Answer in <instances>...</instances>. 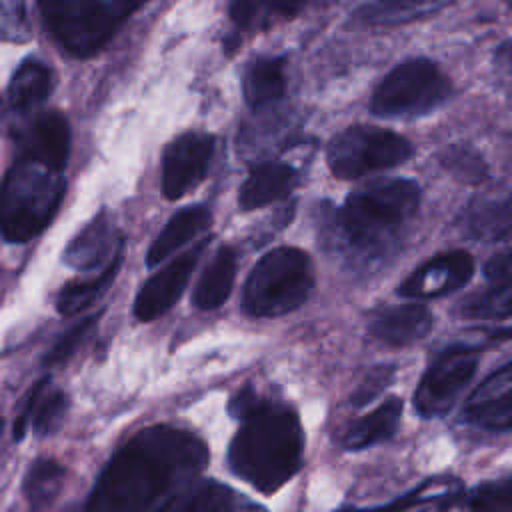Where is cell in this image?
<instances>
[{
  "label": "cell",
  "instance_id": "cell-14",
  "mask_svg": "<svg viewBox=\"0 0 512 512\" xmlns=\"http://www.w3.org/2000/svg\"><path fill=\"white\" fill-rule=\"evenodd\" d=\"M70 144L72 132L68 118L58 110H50L38 114L24 130H20L16 138V154L30 156L52 168L64 170L70 156Z\"/></svg>",
  "mask_w": 512,
  "mask_h": 512
},
{
  "label": "cell",
  "instance_id": "cell-38",
  "mask_svg": "<svg viewBox=\"0 0 512 512\" xmlns=\"http://www.w3.org/2000/svg\"><path fill=\"white\" fill-rule=\"evenodd\" d=\"M2 430H4V420L0 418V434H2Z\"/></svg>",
  "mask_w": 512,
  "mask_h": 512
},
{
  "label": "cell",
  "instance_id": "cell-19",
  "mask_svg": "<svg viewBox=\"0 0 512 512\" xmlns=\"http://www.w3.org/2000/svg\"><path fill=\"white\" fill-rule=\"evenodd\" d=\"M210 224H212V214L202 204H194L178 210L150 244L146 254V264L150 268L162 264L178 248H182L184 244L194 240L198 234L208 230Z\"/></svg>",
  "mask_w": 512,
  "mask_h": 512
},
{
  "label": "cell",
  "instance_id": "cell-31",
  "mask_svg": "<svg viewBox=\"0 0 512 512\" xmlns=\"http://www.w3.org/2000/svg\"><path fill=\"white\" fill-rule=\"evenodd\" d=\"M440 164L464 184H480L488 176V166L484 158L474 148L464 144L448 146L440 154Z\"/></svg>",
  "mask_w": 512,
  "mask_h": 512
},
{
  "label": "cell",
  "instance_id": "cell-18",
  "mask_svg": "<svg viewBox=\"0 0 512 512\" xmlns=\"http://www.w3.org/2000/svg\"><path fill=\"white\" fill-rule=\"evenodd\" d=\"M462 228L480 242L512 240V194L474 198L462 212Z\"/></svg>",
  "mask_w": 512,
  "mask_h": 512
},
{
  "label": "cell",
  "instance_id": "cell-28",
  "mask_svg": "<svg viewBox=\"0 0 512 512\" xmlns=\"http://www.w3.org/2000/svg\"><path fill=\"white\" fill-rule=\"evenodd\" d=\"M64 478L66 468L60 462L52 458H38L32 462L22 482V492L32 512H40L54 502V498L60 494Z\"/></svg>",
  "mask_w": 512,
  "mask_h": 512
},
{
  "label": "cell",
  "instance_id": "cell-23",
  "mask_svg": "<svg viewBox=\"0 0 512 512\" xmlns=\"http://www.w3.org/2000/svg\"><path fill=\"white\" fill-rule=\"evenodd\" d=\"M402 410H404V402L396 396L386 398L378 408H374L372 412L364 414L362 418L354 420L344 438H342V446L350 452L356 450H364L370 448L378 442H384L386 438L394 436L402 418Z\"/></svg>",
  "mask_w": 512,
  "mask_h": 512
},
{
  "label": "cell",
  "instance_id": "cell-22",
  "mask_svg": "<svg viewBox=\"0 0 512 512\" xmlns=\"http://www.w3.org/2000/svg\"><path fill=\"white\" fill-rule=\"evenodd\" d=\"M242 94L256 112L286 94V60L282 56H260L248 62L242 74Z\"/></svg>",
  "mask_w": 512,
  "mask_h": 512
},
{
  "label": "cell",
  "instance_id": "cell-7",
  "mask_svg": "<svg viewBox=\"0 0 512 512\" xmlns=\"http://www.w3.org/2000/svg\"><path fill=\"white\" fill-rule=\"evenodd\" d=\"M452 94V84L428 58H410L376 86L370 112L378 118H414L432 112Z\"/></svg>",
  "mask_w": 512,
  "mask_h": 512
},
{
  "label": "cell",
  "instance_id": "cell-15",
  "mask_svg": "<svg viewBox=\"0 0 512 512\" xmlns=\"http://www.w3.org/2000/svg\"><path fill=\"white\" fill-rule=\"evenodd\" d=\"M464 418L486 430H512V362L490 374L470 394Z\"/></svg>",
  "mask_w": 512,
  "mask_h": 512
},
{
  "label": "cell",
  "instance_id": "cell-29",
  "mask_svg": "<svg viewBox=\"0 0 512 512\" xmlns=\"http://www.w3.org/2000/svg\"><path fill=\"white\" fill-rule=\"evenodd\" d=\"M458 314L476 320H500L512 316V280L474 294L458 306Z\"/></svg>",
  "mask_w": 512,
  "mask_h": 512
},
{
  "label": "cell",
  "instance_id": "cell-27",
  "mask_svg": "<svg viewBox=\"0 0 512 512\" xmlns=\"http://www.w3.org/2000/svg\"><path fill=\"white\" fill-rule=\"evenodd\" d=\"M120 262H122V256L114 258L94 278L72 280L66 286H62L58 296H56V310L62 316H70V314L82 312L88 306H92L112 286V282H114V278L120 270Z\"/></svg>",
  "mask_w": 512,
  "mask_h": 512
},
{
  "label": "cell",
  "instance_id": "cell-8",
  "mask_svg": "<svg viewBox=\"0 0 512 512\" xmlns=\"http://www.w3.org/2000/svg\"><path fill=\"white\" fill-rule=\"evenodd\" d=\"M412 154V142L392 130L350 126L330 140L326 162L336 178L356 180L372 172L400 166L410 160Z\"/></svg>",
  "mask_w": 512,
  "mask_h": 512
},
{
  "label": "cell",
  "instance_id": "cell-24",
  "mask_svg": "<svg viewBox=\"0 0 512 512\" xmlns=\"http://www.w3.org/2000/svg\"><path fill=\"white\" fill-rule=\"evenodd\" d=\"M236 268L238 260L234 248L220 246L200 274V280L192 294L194 306L200 310H214L222 306L234 286Z\"/></svg>",
  "mask_w": 512,
  "mask_h": 512
},
{
  "label": "cell",
  "instance_id": "cell-39",
  "mask_svg": "<svg viewBox=\"0 0 512 512\" xmlns=\"http://www.w3.org/2000/svg\"><path fill=\"white\" fill-rule=\"evenodd\" d=\"M508 4H510V8H512V0H508Z\"/></svg>",
  "mask_w": 512,
  "mask_h": 512
},
{
  "label": "cell",
  "instance_id": "cell-26",
  "mask_svg": "<svg viewBox=\"0 0 512 512\" xmlns=\"http://www.w3.org/2000/svg\"><path fill=\"white\" fill-rule=\"evenodd\" d=\"M454 0H370L356 10V20L366 26H400L430 16Z\"/></svg>",
  "mask_w": 512,
  "mask_h": 512
},
{
  "label": "cell",
  "instance_id": "cell-25",
  "mask_svg": "<svg viewBox=\"0 0 512 512\" xmlns=\"http://www.w3.org/2000/svg\"><path fill=\"white\" fill-rule=\"evenodd\" d=\"M306 0H230L228 12L238 32H260L296 18Z\"/></svg>",
  "mask_w": 512,
  "mask_h": 512
},
{
  "label": "cell",
  "instance_id": "cell-9",
  "mask_svg": "<svg viewBox=\"0 0 512 512\" xmlns=\"http://www.w3.org/2000/svg\"><path fill=\"white\" fill-rule=\"evenodd\" d=\"M478 370V350L472 346L446 348L422 374L414 408L422 418L446 416L456 404L460 392L470 384Z\"/></svg>",
  "mask_w": 512,
  "mask_h": 512
},
{
  "label": "cell",
  "instance_id": "cell-10",
  "mask_svg": "<svg viewBox=\"0 0 512 512\" xmlns=\"http://www.w3.org/2000/svg\"><path fill=\"white\" fill-rule=\"evenodd\" d=\"M216 138L206 132H184L168 142L162 154V194L178 200L192 192L208 174Z\"/></svg>",
  "mask_w": 512,
  "mask_h": 512
},
{
  "label": "cell",
  "instance_id": "cell-4",
  "mask_svg": "<svg viewBox=\"0 0 512 512\" xmlns=\"http://www.w3.org/2000/svg\"><path fill=\"white\" fill-rule=\"evenodd\" d=\"M64 192V170L16 154L0 182V236L12 244L40 236L54 220Z\"/></svg>",
  "mask_w": 512,
  "mask_h": 512
},
{
  "label": "cell",
  "instance_id": "cell-21",
  "mask_svg": "<svg viewBox=\"0 0 512 512\" xmlns=\"http://www.w3.org/2000/svg\"><path fill=\"white\" fill-rule=\"evenodd\" d=\"M56 86L54 70L40 58H26L14 70L6 100L14 112H28L44 104Z\"/></svg>",
  "mask_w": 512,
  "mask_h": 512
},
{
  "label": "cell",
  "instance_id": "cell-5",
  "mask_svg": "<svg viewBox=\"0 0 512 512\" xmlns=\"http://www.w3.org/2000/svg\"><path fill=\"white\" fill-rule=\"evenodd\" d=\"M312 288L310 256L300 248L280 246L254 264L244 284L242 310L256 318L284 316L302 306Z\"/></svg>",
  "mask_w": 512,
  "mask_h": 512
},
{
  "label": "cell",
  "instance_id": "cell-2",
  "mask_svg": "<svg viewBox=\"0 0 512 512\" xmlns=\"http://www.w3.org/2000/svg\"><path fill=\"white\" fill-rule=\"evenodd\" d=\"M228 412L240 420L228 446L230 470L258 492L274 494L302 466L304 432L298 414L252 388L236 392Z\"/></svg>",
  "mask_w": 512,
  "mask_h": 512
},
{
  "label": "cell",
  "instance_id": "cell-17",
  "mask_svg": "<svg viewBox=\"0 0 512 512\" xmlns=\"http://www.w3.org/2000/svg\"><path fill=\"white\" fill-rule=\"evenodd\" d=\"M50 378H40L20 402V412L12 424V438L18 442L24 438L28 426L38 436L54 434L68 412L70 400L62 390H46Z\"/></svg>",
  "mask_w": 512,
  "mask_h": 512
},
{
  "label": "cell",
  "instance_id": "cell-12",
  "mask_svg": "<svg viewBox=\"0 0 512 512\" xmlns=\"http://www.w3.org/2000/svg\"><path fill=\"white\" fill-rule=\"evenodd\" d=\"M474 274V258L466 250H448L424 260L398 286L404 298H438L460 290Z\"/></svg>",
  "mask_w": 512,
  "mask_h": 512
},
{
  "label": "cell",
  "instance_id": "cell-32",
  "mask_svg": "<svg viewBox=\"0 0 512 512\" xmlns=\"http://www.w3.org/2000/svg\"><path fill=\"white\" fill-rule=\"evenodd\" d=\"M466 512H512V480L476 486L464 502Z\"/></svg>",
  "mask_w": 512,
  "mask_h": 512
},
{
  "label": "cell",
  "instance_id": "cell-20",
  "mask_svg": "<svg viewBox=\"0 0 512 512\" xmlns=\"http://www.w3.org/2000/svg\"><path fill=\"white\" fill-rule=\"evenodd\" d=\"M296 182V170L282 162H262L254 166L238 192L242 210H258L282 200Z\"/></svg>",
  "mask_w": 512,
  "mask_h": 512
},
{
  "label": "cell",
  "instance_id": "cell-13",
  "mask_svg": "<svg viewBox=\"0 0 512 512\" xmlns=\"http://www.w3.org/2000/svg\"><path fill=\"white\" fill-rule=\"evenodd\" d=\"M124 234L106 214L94 216L66 246L62 260L76 270H104L114 258L122 256Z\"/></svg>",
  "mask_w": 512,
  "mask_h": 512
},
{
  "label": "cell",
  "instance_id": "cell-35",
  "mask_svg": "<svg viewBox=\"0 0 512 512\" xmlns=\"http://www.w3.org/2000/svg\"><path fill=\"white\" fill-rule=\"evenodd\" d=\"M394 380V368L392 366H378L374 368L364 380L362 384L354 390L352 394V404L354 406H364L368 402H372L376 396H380L382 390H386V386Z\"/></svg>",
  "mask_w": 512,
  "mask_h": 512
},
{
  "label": "cell",
  "instance_id": "cell-3",
  "mask_svg": "<svg viewBox=\"0 0 512 512\" xmlns=\"http://www.w3.org/2000/svg\"><path fill=\"white\" fill-rule=\"evenodd\" d=\"M420 206V186L406 178H384L354 190L346 202L326 214L328 246L368 262L392 246Z\"/></svg>",
  "mask_w": 512,
  "mask_h": 512
},
{
  "label": "cell",
  "instance_id": "cell-36",
  "mask_svg": "<svg viewBox=\"0 0 512 512\" xmlns=\"http://www.w3.org/2000/svg\"><path fill=\"white\" fill-rule=\"evenodd\" d=\"M484 274L492 280H512V248L492 256L484 266Z\"/></svg>",
  "mask_w": 512,
  "mask_h": 512
},
{
  "label": "cell",
  "instance_id": "cell-34",
  "mask_svg": "<svg viewBox=\"0 0 512 512\" xmlns=\"http://www.w3.org/2000/svg\"><path fill=\"white\" fill-rule=\"evenodd\" d=\"M100 316H102V312L84 316L76 326H72L64 336L58 338V342H56V344L46 352V356L42 358V364L50 368V366H56V364L66 362V360L78 350V346L86 340V336L90 334V330L98 324Z\"/></svg>",
  "mask_w": 512,
  "mask_h": 512
},
{
  "label": "cell",
  "instance_id": "cell-40",
  "mask_svg": "<svg viewBox=\"0 0 512 512\" xmlns=\"http://www.w3.org/2000/svg\"><path fill=\"white\" fill-rule=\"evenodd\" d=\"M510 480H512V476H510Z\"/></svg>",
  "mask_w": 512,
  "mask_h": 512
},
{
  "label": "cell",
  "instance_id": "cell-1",
  "mask_svg": "<svg viewBox=\"0 0 512 512\" xmlns=\"http://www.w3.org/2000/svg\"><path fill=\"white\" fill-rule=\"evenodd\" d=\"M206 464L208 448L194 432L148 426L104 466L86 512H166Z\"/></svg>",
  "mask_w": 512,
  "mask_h": 512
},
{
  "label": "cell",
  "instance_id": "cell-33",
  "mask_svg": "<svg viewBox=\"0 0 512 512\" xmlns=\"http://www.w3.org/2000/svg\"><path fill=\"white\" fill-rule=\"evenodd\" d=\"M32 36L26 0H0V40L22 44Z\"/></svg>",
  "mask_w": 512,
  "mask_h": 512
},
{
  "label": "cell",
  "instance_id": "cell-16",
  "mask_svg": "<svg viewBox=\"0 0 512 512\" xmlns=\"http://www.w3.org/2000/svg\"><path fill=\"white\" fill-rule=\"evenodd\" d=\"M368 334L390 346H406L428 336L432 314L424 304L406 302L374 308L366 318Z\"/></svg>",
  "mask_w": 512,
  "mask_h": 512
},
{
  "label": "cell",
  "instance_id": "cell-11",
  "mask_svg": "<svg viewBox=\"0 0 512 512\" xmlns=\"http://www.w3.org/2000/svg\"><path fill=\"white\" fill-rule=\"evenodd\" d=\"M206 244L208 238L164 264L140 286L134 298V316L140 322H152L160 318L180 300Z\"/></svg>",
  "mask_w": 512,
  "mask_h": 512
},
{
  "label": "cell",
  "instance_id": "cell-37",
  "mask_svg": "<svg viewBox=\"0 0 512 512\" xmlns=\"http://www.w3.org/2000/svg\"><path fill=\"white\" fill-rule=\"evenodd\" d=\"M248 512H264L262 508H258V506H250V510Z\"/></svg>",
  "mask_w": 512,
  "mask_h": 512
},
{
  "label": "cell",
  "instance_id": "cell-6",
  "mask_svg": "<svg viewBox=\"0 0 512 512\" xmlns=\"http://www.w3.org/2000/svg\"><path fill=\"white\" fill-rule=\"evenodd\" d=\"M150 0H40L44 22L62 50L86 58Z\"/></svg>",
  "mask_w": 512,
  "mask_h": 512
},
{
  "label": "cell",
  "instance_id": "cell-30",
  "mask_svg": "<svg viewBox=\"0 0 512 512\" xmlns=\"http://www.w3.org/2000/svg\"><path fill=\"white\" fill-rule=\"evenodd\" d=\"M458 482L452 478H430L422 484H418L412 492L398 496L390 502H386L384 506L378 508H338L334 512H406L414 506L426 504V502H434L442 496L448 494H458Z\"/></svg>",
  "mask_w": 512,
  "mask_h": 512
}]
</instances>
